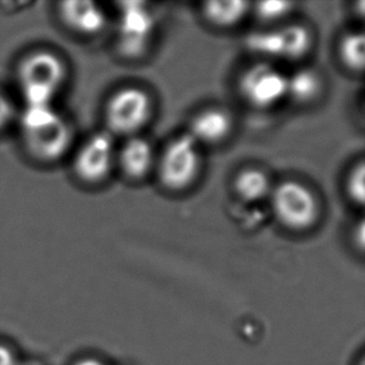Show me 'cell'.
I'll list each match as a JSON object with an SVG mask.
<instances>
[{
    "mask_svg": "<svg viewBox=\"0 0 365 365\" xmlns=\"http://www.w3.org/2000/svg\"><path fill=\"white\" fill-rule=\"evenodd\" d=\"M21 133L30 155L43 163H54L68 153L71 128L53 105L25 106Z\"/></svg>",
    "mask_w": 365,
    "mask_h": 365,
    "instance_id": "cell-1",
    "label": "cell"
},
{
    "mask_svg": "<svg viewBox=\"0 0 365 365\" xmlns=\"http://www.w3.org/2000/svg\"><path fill=\"white\" fill-rule=\"evenodd\" d=\"M65 63L51 51H35L28 55L18 69L25 106L51 105L66 81Z\"/></svg>",
    "mask_w": 365,
    "mask_h": 365,
    "instance_id": "cell-2",
    "label": "cell"
},
{
    "mask_svg": "<svg viewBox=\"0 0 365 365\" xmlns=\"http://www.w3.org/2000/svg\"><path fill=\"white\" fill-rule=\"evenodd\" d=\"M198 146L197 141L188 133L168 143L158 166L161 182L166 187L182 190L195 181L201 163Z\"/></svg>",
    "mask_w": 365,
    "mask_h": 365,
    "instance_id": "cell-3",
    "label": "cell"
},
{
    "mask_svg": "<svg viewBox=\"0 0 365 365\" xmlns=\"http://www.w3.org/2000/svg\"><path fill=\"white\" fill-rule=\"evenodd\" d=\"M311 45V33L302 25L258 30L246 38V46L252 53L276 59H299L308 53Z\"/></svg>",
    "mask_w": 365,
    "mask_h": 365,
    "instance_id": "cell-4",
    "label": "cell"
},
{
    "mask_svg": "<svg viewBox=\"0 0 365 365\" xmlns=\"http://www.w3.org/2000/svg\"><path fill=\"white\" fill-rule=\"evenodd\" d=\"M272 205L287 227H311L318 216V202L309 188L298 181L279 183L272 192Z\"/></svg>",
    "mask_w": 365,
    "mask_h": 365,
    "instance_id": "cell-5",
    "label": "cell"
},
{
    "mask_svg": "<svg viewBox=\"0 0 365 365\" xmlns=\"http://www.w3.org/2000/svg\"><path fill=\"white\" fill-rule=\"evenodd\" d=\"M155 30V18L146 3L125 1L120 4L118 39L119 48L128 58H138L148 49Z\"/></svg>",
    "mask_w": 365,
    "mask_h": 365,
    "instance_id": "cell-6",
    "label": "cell"
},
{
    "mask_svg": "<svg viewBox=\"0 0 365 365\" xmlns=\"http://www.w3.org/2000/svg\"><path fill=\"white\" fill-rule=\"evenodd\" d=\"M151 99L138 88H123L113 95L106 108V121L115 133L131 135L148 123Z\"/></svg>",
    "mask_w": 365,
    "mask_h": 365,
    "instance_id": "cell-7",
    "label": "cell"
},
{
    "mask_svg": "<svg viewBox=\"0 0 365 365\" xmlns=\"http://www.w3.org/2000/svg\"><path fill=\"white\" fill-rule=\"evenodd\" d=\"M240 89L250 104L266 109L287 96V75L269 64H256L243 74Z\"/></svg>",
    "mask_w": 365,
    "mask_h": 365,
    "instance_id": "cell-8",
    "label": "cell"
},
{
    "mask_svg": "<svg viewBox=\"0 0 365 365\" xmlns=\"http://www.w3.org/2000/svg\"><path fill=\"white\" fill-rule=\"evenodd\" d=\"M115 145L109 131H100L86 140L74 161L76 176L88 183L103 181L113 168Z\"/></svg>",
    "mask_w": 365,
    "mask_h": 365,
    "instance_id": "cell-9",
    "label": "cell"
},
{
    "mask_svg": "<svg viewBox=\"0 0 365 365\" xmlns=\"http://www.w3.org/2000/svg\"><path fill=\"white\" fill-rule=\"evenodd\" d=\"M59 14L64 24L81 35L99 34L106 25L103 8L88 0H68L60 3Z\"/></svg>",
    "mask_w": 365,
    "mask_h": 365,
    "instance_id": "cell-10",
    "label": "cell"
},
{
    "mask_svg": "<svg viewBox=\"0 0 365 365\" xmlns=\"http://www.w3.org/2000/svg\"><path fill=\"white\" fill-rule=\"evenodd\" d=\"M232 130V119L222 109H208L198 114L190 128V135L198 145L216 143L227 138Z\"/></svg>",
    "mask_w": 365,
    "mask_h": 365,
    "instance_id": "cell-11",
    "label": "cell"
},
{
    "mask_svg": "<svg viewBox=\"0 0 365 365\" xmlns=\"http://www.w3.org/2000/svg\"><path fill=\"white\" fill-rule=\"evenodd\" d=\"M119 161L123 173L128 176L143 178L153 166V146L146 138H131L121 148Z\"/></svg>",
    "mask_w": 365,
    "mask_h": 365,
    "instance_id": "cell-12",
    "label": "cell"
},
{
    "mask_svg": "<svg viewBox=\"0 0 365 365\" xmlns=\"http://www.w3.org/2000/svg\"><path fill=\"white\" fill-rule=\"evenodd\" d=\"M322 90V79L314 70L299 69L287 76V96L299 103L311 101Z\"/></svg>",
    "mask_w": 365,
    "mask_h": 365,
    "instance_id": "cell-13",
    "label": "cell"
},
{
    "mask_svg": "<svg viewBox=\"0 0 365 365\" xmlns=\"http://www.w3.org/2000/svg\"><path fill=\"white\" fill-rule=\"evenodd\" d=\"M250 4L238 0L208 1L203 5V13L211 23L218 26H232L243 19Z\"/></svg>",
    "mask_w": 365,
    "mask_h": 365,
    "instance_id": "cell-14",
    "label": "cell"
},
{
    "mask_svg": "<svg viewBox=\"0 0 365 365\" xmlns=\"http://www.w3.org/2000/svg\"><path fill=\"white\" fill-rule=\"evenodd\" d=\"M236 191L246 201H259L271 192V181L259 168H247L238 173Z\"/></svg>",
    "mask_w": 365,
    "mask_h": 365,
    "instance_id": "cell-15",
    "label": "cell"
},
{
    "mask_svg": "<svg viewBox=\"0 0 365 365\" xmlns=\"http://www.w3.org/2000/svg\"><path fill=\"white\" fill-rule=\"evenodd\" d=\"M339 53L343 63L356 71L364 68L365 38L363 33H351L341 41Z\"/></svg>",
    "mask_w": 365,
    "mask_h": 365,
    "instance_id": "cell-16",
    "label": "cell"
},
{
    "mask_svg": "<svg viewBox=\"0 0 365 365\" xmlns=\"http://www.w3.org/2000/svg\"><path fill=\"white\" fill-rule=\"evenodd\" d=\"M348 195L353 202L356 205H363L365 198V166L364 163L361 161L348 176L346 182Z\"/></svg>",
    "mask_w": 365,
    "mask_h": 365,
    "instance_id": "cell-17",
    "label": "cell"
},
{
    "mask_svg": "<svg viewBox=\"0 0 365 365\" xmlns=\"http://www.w3.org/2000/svg\"><path fill=\"white\" fill-rule=\"evenodd\" d=\"M293 3L288 1H262L257 4V14L264 20H278L292 10Z\"/></svg>",
    "mask_w": 365,
    "mask_h": 365,
    "instance_id": "cell-18",
    "label": "cell"
},
{
    "mask_svg": "<svg viewBox=\"0 0 365 365\" xmlns=\"http://www.w3.org/2000/svg\"><path fill=\"white\" fill-rule=\"evenodd\" d=\"M14 118V108L10 100L0 94V131L4 130Z\"/></svg>",
    "mask_w": 365,
    "mask_h": 365,
    "instance_id": "cell-19",
    "label": "cell"
},
{
    "mask_svg": "<svg viewBox=\"0 0 365 365\" xmlns=\"http://www.w3.org/2000/svg\"><path fill=\"white\" fill-rule=\"evenodd\" d=\"M0 365H19L16 351L4 343H0Z\"/></svg>",
    "mask_w": 365,
    "mask_h": 365,
    "instance_id": "cell-20",
    "label": "cell"
}]
</instances>
